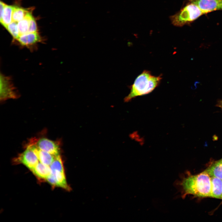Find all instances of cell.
<instances>
[{
	"label": "cell",
	"instance_id": "obj_1",
	"mask_svg": "<svg viewBox=\"0 0 222 222\" xmlns=\"http://www.w3.org/2000/svg\"><path fill=\"white\" fill-rule=\"evenodd\" d=\"M176 183L180 187L182 198L187 195L200 197L210 196L211 177L204 171L197 175H188Z\"/></svg>",
	"mask_w": 222,
	"mask_h": 222
},
{
	"label": "cell",
	"instance_id": "obj_2",
	"mask_svg": "<svg viewBox=\"0 0 222 222\" xmlns=\"http://www.w3.org/2000/svg\"><path fill=\"white\" fill-rule=\"evenodd\" d=\"M162 79L161 75L154 76L152 74L151 72L144 70L130 86V92L125 98V101L128 102L137 97L151 92L159 85Z\"/></svg>",
	"mask_w": 222,
	"mask_h": 222
},
{
	"label": "cell",
	"instance_id": "obj_3",
	"mask_svg": "<svg viewBox=\"0 0 222 222\" xmlns=\"http://www.w3.org/2000/svg\"><path fill=\"white\" fill-rule=\"evenodd\" d=\"M203 14L198 6L190 3L170 16V18L173 25L180 27L193 21Z\"/></svg>",
	"mask_w": 222,
	"mask_h": 222
},
{
	"label": "cell",
	"instance_id": "obj_4",
	"mask_svg": "<svg viewBox=\"0 0 222 222\" xmlns=\"http://www.w3.org/2000/svg\"><path fill=\"white\" fill-rule=\"evenodd\" d=\"M51 173L46 180L51 185L67 190H70L66 179L63 163L60 154L57 156L50 166Z\"/></svg>",
	"mask_w": 222,
	"mask_h": 222
},
{
	"label": "cell",
	"instance_id": "obj_5",
	"mask_svg": "<svg viewBox=\"0 0 222 222\" xmlns=\"http://www.w3.org/2000/svg\"><path fill=\"white\" fill-rule=\"evenodd\" d=\"M26 145H33L39 149L56 156L60 154V143L46 138L30 139Z\"/></svg>",
	"mask_w": 222,
	"mask_h": 222
},
{
	"label": "cell",
	"instance_id": "obj_6",
	"mask_svg": "<svg viewBox=\"0 0 222 222\" xmlns=\"http://www.w3.org/2000/svg\"><path fill=\"white\" fill-rule=\"evenodd\" d=\"M19 94L12 83L10 77L0 74V99L3 101L10 99H17Z\"/></svg>",
	"mask_w": 222,
	"mask_h": 222
},
{
	"label": "cell",
	"instance_id": "obj_7",
	"mask_svg": "<svg viewBox=\"0 0 222 222\" xmlns=\"http://www.w3.org/2000/svg\"><path fill=\"white\" fill-rule=\"evenodd\" d=\"M26 150L15 158L14 162L22 163L31 170L39 162L37 155L30 146H26Z\"/></svg>",
	"mask_w": 222,
	"mask_h": 222
},
{
	"label": "cell",
	"instance_id": "obj_8",
	"mask_svg": "<svg viewBox=\"0 0 222 222\" xmlns=\"http://www.w3.org/2000/svg\"><path fill=\"white\" fill-rule=\"evenodd\" d=\"M42 39L37 32L29 33L20 35L16 40L22 47L33 50L37 44L42 42Z\"/></svg>",
	"mask_w": 222,
	"mask_h": 222
},
{
	"label": "cell",
	"instance_id": "obj_9",
	"mask_svg": "<svg viewBox=\"0 0 222 222\" xmlns=\"http://www.w3.org/2000/svg\"><path fill=\"white\" fill-rule=\"evenodd\" d=\"M196 5L204 14L222 10V0H187Z\"/></svg>",
	"mask_w": 222,
	"mask_h": 222
},
{
	"label": "cell",
	"instance_id": "obj_10",
	"mask_svg": "<svg viewBox=\"0 0 222 222\" xmlns=\"http://www.w3.org/2000/svg\"><path fill=\"white\" fill-rule=\"evenodd\" d=\"M31 147L36 152L39 162L50 166L54 161L56 156L46 151L41 150L33 145H26Z\"/></svg>",
	"mask_w": 222,
	"mask_h": 222
},
{
	"label": "cell",
	"instance_id": "obj_11",
	"mask_svg": "<svg viewBox=\"0 0 222 222\" xmlns=\"http://www.w3.org/2000/svg\"><path fill=\"white\" fill-rule=\"evenodd\" d=\"M211 191L210 197L222 199V180L211 177Z\"/></svg>",
	"mask_w": 222,
	"mask_h": 222
},
{
	"label": "cell",
	"instance_id": "obj_12",
	"mask_svg": "<svg viewBox=\"0 0 222 222\" xmlns=\"http://www.w3.org/2000/svg\"><path fill=\"white\" fill-rule=\"evenodd\" d=\"M204 171L210 177H215L222 180V158L212 163Z\"/></svg>",
	"mask_w": 222,
	"mask_h": 222
},
{
	"label": "cell",
	"instance_id": "obj_13",
	"mask_svg": "<svg viewBox=\"0 0 222 222\" xmlns=\"http://www.w3.org/2000/svg\"><path fill=\"white\" fill-rule=\"evenodd\" d=\"M37 177L46 179L51 173L50 166L45 165L39 162L31 170Z\"/></svg>",
	"mask_w": 222,
	"mask_h": 222
},
{
	"label": "cell",
	"instance_id": "obj_14",
	"mask_svg": "<svg viewBox=\"0 0 222 222\" xmlns=\"http://www.w3.org/2000/svg\"><path fill=\"white\" fill-rule=\"evenodd\" d=\"M13 8L14 6L6 4L5 5L4 13L0 22L5 28L12 22V15Z\"/></svg>",
	"mask_w": 222,
	"mask_h": 222
},
{
	"label": "cell",
	"instance_id": "obj_15",
	"mask_svg": "<svg viewBox=\"0 0 222 222\" xmlns=\"http://www.w3.org/2000/svg\"><path fill=\"white\" fill-rule=\"evenodd\" d=\"M29 12L27 9L14 6L12 15V21L18 23L23 19Z\"/></svg>",
	"mask_w": 222,
	"mask_h": 222
},
{
	"label": "cell",
	"instance_id": "obj_16",
	"mask_svg": "<svg viewBox=\"0 0 222 222\" xmlns=\"http://www.w3.org/2000/svg\"><path fill=\"white\" fill-rule=\"evenodd\" d=\"M32 16L31 13L29 12L23 19L18 23L19 36L23 34L28 33L29 25V20Z\"/></svg>",
	"mask_w": 222,
	"mask_h": 222
},
{
	"label": "cell",
	"instance_id": "obj_17",
	"mask_svg": "<svg viewBox=\"0 0 222 222\" xmlns=\"http://www.w3.org/2000/svg\"><path fill=\"white\" fill-rule=\"evenodd\" d=\"M6 28L12 35L14 40H16L19 36L18 23L12 21Z\"/></svg>",
	"mask_w": 222,
	"mask_h": 222
},
{
	"label": "cell",
	"instance_id": "obj_18",
	"mask_svg": "<svg viewBox=\"0 0 222 222\" xmlns=\"http://www.w3.org/2000/svg\"><path fill=\"white\" fill-rule=\"evenodd\" d=\"M37 32V27L35 20L32 16L29 20V25L28 33Z\"/></svg>",
	"mask_w": 222,
	"mask_h": 222
},
{
	"label": "cell",
	"instance_id": "obj_19",
	"mask_svg": "<svg viewBox=\"0 0 222 222\" xmlns=\"http://www.w3.org/2000/svg\"><path fill=\"white\" fill-rule=\"evenodd\" d=\"M0 21H1L3 16L4 12V7L5 4L2 2L1 1L0 2Z\"/></svg>",
	"mask_w": 222,
	"mask_h": 222
},
{
	"label": "cell",
	"instance_id": "obj_20",
	"mask_svg": "<svg viewBox=\"0 0 222 222\" xmlns=\"http://www.w3.org/2000/svg\"><path fill=\"white\" fill-rule=\"evenodd\" d=\"M218 106L221 108L222 109V100L220 101L218 104Z\"/></svg>",
	"mask_w": 222,
	"mask_h": 222
}]
</instances>
